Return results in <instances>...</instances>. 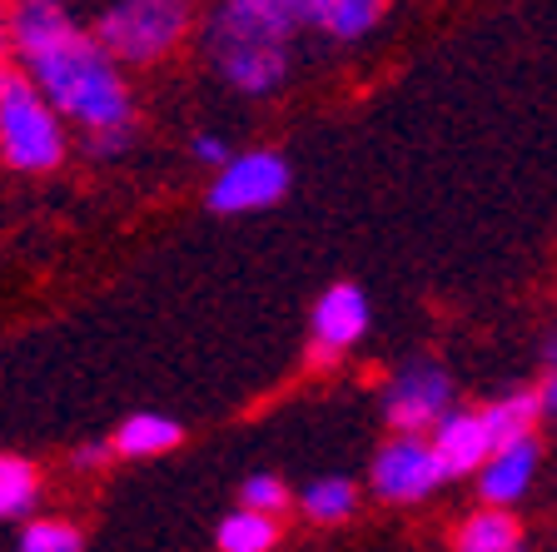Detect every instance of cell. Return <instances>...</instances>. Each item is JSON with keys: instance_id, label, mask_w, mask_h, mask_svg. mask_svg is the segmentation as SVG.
Returning a JSON list of instances; mask_svg holds the SVG:
<instances>
[{"instance_id": "7c38bea8", "label": "cell", "mask_w": 557, "mask_h": 552, "mask_svg": "<svg viewBox=\"0 0 557 552\" xmlns=\"http://www.w3.org/2000/svg\"><path fill=\"white\" fill-rule=\"evenodd\" d=\"M180 438H185V428L174 424V418L164 414H129L125 424L115 428V458H160V453L180 449Z\"/></svg>"}, {"instance_id": "ba28073f", "label": "cell", "mask_w": 557, "mask_h": 552, "mask_svg": "<svg viewBox=\"0 0 557 552\" xmlns=\"http://www.w3.org/2000/svg\"><path fill=\"white\" fill-rule=\"evenodd\" d=\"M363 334H369V299H363V289L359 284L324 289V299L313 304V319H309L313 364H334V358L348 354Z\"/></svg>"}, {"instance_id": "52a82bcc", "label": "cell", "mask_w": 557, "mask_h": 552, "mask_svg": "<svg viewBox=\"0 0 557 552\" xmlns=\"http://www.w3.org/2000/svg\"><path fill=\"white\" fill-rule=\"evenodd\" d=\"M289 195V164L274 150H249L220 164V180L209 184V209L214 214H255Z\"/></svg>"}, {"instance_id": "44dd1931", "label": "cell", "mask_w": 557, "mask_h": 552, "mask_svg": "<svg viewBox=\"0 0 557 552\" xmlns=\"http://www.w3.org/2000/svg\"><path fill=\"white\" fill-rule=\"evenodd\" d=\"M110 458H115V443H90V449H81V453H75V468H85V473H90V468H104V463H110Z\"/></svg>"}, {"instance_id": "5b68a950", "label": "cell", "mask_w": 557, "mask_h": 552, "mask_svg": "<svg viewBox=\"0 0 557 552\" xmlns=\"http://www.w3.org/2000/svg\"><path fill=\"white\" fill-rule=\"evenodd\" d=\"M369 483L383 503H423L448 483V468H443L429 433H394L373 458Z\"/></svg>"}, {"instance_id": "ffe728a7", "label": "cell", "mask_w": 557, "mask_h": 552, "mask_svg": "<svg viewBox=\"0 0 557 552\" xmlns=\"http://www.w3.org/2000/svg\"><path fill=\"white\" fill-rule=\"evenodd\" d=\"M189 155H195L199 164H214V170L234 160V155H230V145H224L220 135H195V145H189Z\"/></svg>"}, {"instance_id": "9a60e30c", "label": "cell", "mask_w": 557, "mask_h": 552, "mask_svg": "<svg viewBox=\"0 0 557 552\" xmlns=\"http://www.w3.org/2000/svg\"><path fill=\"white\" fill-rule=\"evenodd\" d=\"M299 507H304V518L319 523V528H338V523L354 518V507H359V488L348 483V478H319V483L304 488Z\"/></svg>"}, {"instance_id": "9c48e42d", "label": "cell", "mask_w": 557, "mask_h": 552, "mask_svg": "<svg viewBox=\"0 0 557 552\" xmlns=\"http://www.w3.org/2000/svg\"><path fill=\"white\" fill-rule=\"evenodd\" d=\"M289 30H324L329 40H363L383 21L388 0H264Z\"/></svg>"}, {"instance_id": "2e32d148", "label": "cell", "mask_w": 557, "mask_h": 552, "mask_svg": "<svg viewBox=\"0 0 557 552\" xmlns=\"http://www.w3.org/2000/svg\"><path fill=\"white\" fill-rule=\"evenodd\" d=\"M40 498V473L35 463L15 458V453H0V523L25 518Z\"/></svg>"}, {"instance_id": "603a6c76", "label": "cell", "mask_w": 557, "mask_h": 552, "mask_svg": "<svg viewBox=\"0 0 557 552\" xmlns=\"http://www.w3.org/2000/svg\"><path fill=\"white\" fill-rule=\"evenodd\" d=\"M543 358H547V368H557V334L547 339V348H543Z\"/></svg>"}, {"instance_id": "4fadbf2b", "label": "cell", "mask_w": 557, "mask_h": 552, "mask_svg": "<svg viewBox=\"0 0 557 552\" xmlns=\"http://www.w3.org/2000/svg\"><path fill=\"white\" fill-rule=\"evenodd\" d=\"M453 542L463 552H512V548H522V523L512 518L508 503H483L473 518L458 528Z\"/></svg>"}, {"instance_id": "d6986e66", "label": "cell", "mask_w": 557, "mask_h": 552, "mask_svg": "<svg viewBox=\"0 0 557 552\" xmlns=\"http://www.w3.org/2000/svg\"><path fill=\"white\" fill-rule=\"evenodd\" d=\"M239 503H249V507H259V513H289V503H294V493L284 488V478H274V473H255L249 483L239 488Z\"/></svg>"}, {"instance_id": "30bf717a", "label": "cell", "mask_w": 557, "mask_h": 552, "mask_svg": "<svg viewBox=\"0 0 557 552\" xmlns=\"http://www.w3.org/2000/svg\"><path fill=\"white\" fill-rule=\"evenodd\" d=\"M433 449H438L448 478H463V473H478L487 463V453L498 449V433L487 424V408H448L433 428Z\"/></svg>"}, {"instance_id": "e0dca14e", "label": "cell", "mask_w": 557, "mask_h": 552, "mask_svg": "<svg viewBox=\"0 0 557 552\" xmlns=\"http://www.w3.org/2000/svg\"><path fill=\"white\" fill-rule=\"evenodd\" d=\"M543 418V393L537 389H522V393H508V398L487 403V424L498 433V443H512V438H528Z\"/></svg>"}, {"instance_id": "ac0fdd59", "label": "cell", "mask_w": 557, "mask_h": 552, "mask_svg": "<svg viewBox=\"0 0 557 552\" xmlns=\"http://www.w3.org/2000/svg\"><path fill=\"white\" fill-rule=\"evenodd\" d=\"M21 548H25V552H81L85 538H81V528H75V523L35 518V523H25Z\"/></svg>"}, {"instance_id": "6da1fadb", "label": "cell", "mask_w": 557, "mask_h": 552, "mask_svg": "<svg viewBox=\"0 0 557 552\" xmlns=\"http://www.w3.org/2000/svg\"><path fill=\"white\" fill-rule=\"evenodd\" d=\"M21 65L46 90V100L60 115L85 130V145H90L95 160H115L129 145V135H135V95L125 85V60L95 30L70 25L55 40L25 50Z\"/></svg>"}, {"instance_id": "7402d4cb", "label": "cell", "mask_w": 557, "mask_h": 552, "mask_svg": "<svg viewBox=\"0 0 557 552\" xmlns=\"http://www.w3.org/2000/svg\"><path fill=\"white\" fill-rule=\"evenodd\" d=\"M537 393H543V418H557V368L547 373V383Z\"/></svg>"}, {"instance_id": "7a4b0ae2", "label": "cell", "mask_w": 557, "mask_h": 552, "mask_svg": "<svg viewBox=\"0 0 557 552\" xmlns=\"http://www.w3.org/2000/svg\"><path fill=\"white\" fill-rule=\"evenodd\" d=\"M294 30L264 0H220L205 21V56L239 95H274L289 75Z\"/></svg>"}, {"instance_id": "d4e9b609", "label": "cell", "mask_w": 557, "mask_h": 552, "mask_svg": "<svg viewBox=\"0 0 557 552\" xmlns=\"http://www.w3.org/2000/svg\"><path fill=\"white\" fill-rule=\"evenodd\" d=\"M0 35H5V0H0Z\"/></svg>"}, {"instance_id": "3957f363", "label": "cell", "mask_w": 557, "mask_h": 552, "mask_svg": "<svg viewBox=\"0 0 557 552\" xmlns=\"http://www.w3.org/2000/svg\"><path fill=\"white\" fill-rule=\"evenodd\" d=\"M0 155L25 174H50L65 160V115L30 75H11L0 95Z\"/></svg>"}, {"instance_id": "277c9868", "label": "cell", "mask_w": 557, "mask_h": 552, "mask_svg": "<svg viewBox=\"0 0 557 552\" xmlns=\"http://www.w3.org/2000/svg\"><path fill=\"white\" fill-rule=\"evenodd\" d=\"M199 0H115L100 15L95 35L115 50L125 65H154L174 56L195 30Z\"/></svg>"}, {"instance_id": "8fae6325", "label": "cell", "mask_w": 557, "mask_h": 552, "mask_svg": "<svg viewBox=\"0 0 557 552\" xmlns=\"http://www.w3.org/2000/svg\"><path fill=\"white\" fill-rule=\"evenodd\" d=\"M537 473V438H512V443H498V449L487 453V463L478 468V498L483 503H518L528 493Z\"/></svg>"}, {"instance_id": "5bb4252c", "label": "cell", "mask_w": 557, "mask_h": 552, "mask_svg": "<svg viewBox=\"0 0 557 552\" xmlns=\"http://www.w3.org/2000/svg\"><path fill=\"white\" fill-rule=\"evenodd\" d=\"M278 513H259V507L239 503V513L220 523V548L224 552H269L278 542Z\"/></svg>"}, {"instance_id": "8992f818", "label": "cell", "mask_w": 557, "mask_h": 552, "mask_svg": "<svg viewBox=\"0 0 557 552\" xmlns=\"http://www.w3.org/2000/svg\"><path fill=\"white\" fill-rule=\"evenodd\" d=\"M448 408H453V379L433 358H413L383 389V418H388L394 433H433Z\"/></svg>"}, {"instance_id": "cb8c5ba5", "label": "cell", "mask_w": 557, "mask_h": 552, "mask_svg": "<svg viewBox=\"0 0 557 552\" xmlns=\"http://www.w3.org/2000/svg\"><path fill=\"white\" fill-rule=\"evenodd\" d=\"M5 85H11V70H5V56H0V95H5Z\"/></svg>"}]
</instances>
